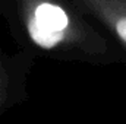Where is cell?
I'll list each match as a JSON object with an SVG mask.
<instances>
[{
  "label": "cell",
  "mask_w": 126,
  "mask_h": 124,
  "mask_svg": "<svg viewBox=\"0 0 126 124\" xmlns=\"http://www.w3.org/2000/svg\"><path fill=\"white\" fill-rule=\"evenodd\" d=\"M25 24L31 41L44 50L62 45L72 32L70 15L51 0H28Z\"/></svg>",
  "instance_id": "obj_1"
},
{
  "label": "cell",
  "mask_w": 126,
  "mask_h": 124,
  "mask_svg": "<svg viewBox=\"0 0 126 124\" xmlns=\"http://www.w3.org/2000/svg\"><path fill=\"white\" fill-rule=\"evenodd\" d=\"M126 47V6L120 0H87Z\"/></svg>",
  "instance_id": "obj_2"
}]
</instances>
